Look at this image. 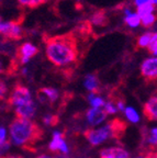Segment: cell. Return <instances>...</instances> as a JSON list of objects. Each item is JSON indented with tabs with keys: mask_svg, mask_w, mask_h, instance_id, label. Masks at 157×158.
<instances>
[{
	"mask_svg": "<svg viewBox=\"0 0 157 158\" xmlns=\"http://www.w3.org/2000/svg\"><path fill=\"white\" fill-rule=\"evenodd\" d=\"M45 54L49 62L56 67H70L78 59V47L71 34L51 37L46 41Z\"/></svg>",
	"mask_w": 157,
	"mask_h": 158,
	"instance_id": "cell-1",
	"label": "cell"
},
{
	"mask_svg": "<svg viewBox=\"0 0 157 158\" xmlns=\"http://www.w3.org/2000/svg\"><path fill=\"white\" fill-rule=\"evenodd\" d=\"M9 128L12 143L17 146H22L24 149L41 141L44 135V132L39 124L25 118H15Z\"/></svg>",
	"mask_w": 157,
	"mask_h": 158,
	"instance_id": "cell-2",
	"label": "cell"
},
{
	"mask_svg": "<svg viewBox=\"0 0 157 158\" xmlns=\"http://www.w3.org/2000/svg\"><path fill=\"white\" fill-rule=\"evenodd\" d=\"M33 99L31 96V92L28 89V87L23 86L21 84H17L12 89V92L10 94L9 99H8V103L10 106H20L23 104L32 103Z\"/></svg>",
	"mask_w": 157,
	"mask_h": 158,
	"instance_id": "cell-3",
	"label": "cell"
},
{
	"mask_svg": "<svg viewBox=\"0 0 157 158\" xmlns=\"http://www.w3.org/2000/svg\"><path fill=\"white\" fill-rule=\"evenodd\" d=\"M141 75L148 82L157 80V56H150L145 58L140 67Z\"/></svg>",
	"mask_w": 157,
	"mask_h": 158,
	"instance_id": "cell-4",
	"label": "cell"
},
{
	"mask_svg": "<svg viewBox=\"0 0 157 158\" xmlns=\"http://www.w3.org/2000/svg\"><path fill=\"white\" fill-rule=\"evenodd\" d=\"M83 135L92 146H98L111 137V132L109 126L104 125L98 130H87Z\"/></svg>",
	"mask_w": 157,
	"mask_h": 158,
	"instance_id": "cell-5",
	"label": "cell"
},
{
	"mask_svg": "<svg viewBox=\"0 0 157 158\" xmlns=\"http://www.w3.org/2000/svg\"><path fill=\"white\" fill-rule=\"evenodd\" d=\"M39 52V49L35 45H33L32 43L30 42H25L23 43L21 46L18 48V59L20 60V64L22 65H25L30 62V59L34 57L35 55L37 54Z\"/></svg>",
	"mask_w": 157,
	"mask_h": 158,
	"instance_id": "cell-6",
	"label": "cell"
},
{
	"mask_svg": "<svg viewBox=\"0 0 157 158\" xmlns=\"http://www.w3.org/2000/svg\"><path fill=\"white\" fill-rule=\"evenodd\" d=\"M59 98V94L55 88L52 87H44L39 89L37 91V99L41 103L53 104Z\"/></svg>",
	"mask_w": 157,
	"mask_h": 158,
	"instance_id": "cell-7",
	"label": "cell"
},
{
	"mask_svg": "<svg viewBox=\"0 0 157 158\" xmlns=\"http://www.w3.org/2000/svg\"><path fill=\"white\" fill-rule=\"evenodd\" d=\"M107 114L103 108H91L86 112L87 121L90 125H98L106 120Z\"/></svg>",
	"mask_w": 157,
	"mask_h": 158,
	"instance_id": "cell-8",
	"label": "cell"
},
{
	"mask_svg": "<svg viewBox=\"0 0 157 158\" xmlns=\"http://www.w3.org/2000/svg\"><path fill=\"white\" fill-rule=\"evenodd\" d=\"M107 125L110 128L111 137L116 138V139H119V138L122 137L125 133V130L128 127L126 123L123 122L121 118H113V120H111Z\"/></svg>",
	"mask_w": 157,
	"mask_h": 158,
	"instance_id": "cell-9",
	"label": "cell"
},
{
	"mask_svg": "<svg viewBox=\"0 0 157 158\" xmlns=\"http://www.w3.org/2000/svg\"><path fill=\"white\" fill-rule=\"evenodd\" d=\"M143 113L148 121H157V96L151 97L143 106Z\"/></svg>",
	"mask_w": 157,
	"mask_h": 158,
	"instance_id": "cell-10",
	"label": "cell"
},
{
	"mask_svg": "<svg viewBox=\"0 0 157 158\" xmlns=\"http://www.w3.org/2000/svg\"><path fill=\"white\" fill-rule=\"evenodd\" d=\"M35 111H36V108H35L34 102H32V103H28V104H23V106H15V118L31 120V118L34 116Z\"/></svg>",
	"mask_w": 157,
	"mask_h": 158,
	"instance_id": "cell-11",
	"label": "cell"
},
{
	"mask_svg": "<svg viewBox=\"0 0 157 158\" xmlns=\"http://www.w3.org/2000/svg\"><path fill=\"white\" fill-rule=\"evenodd\" d=\"M100 158H129V153L124 148L110 147L100 152Z\"/></svg>",
	"mask_w": 157,
	"mask_h": 158,
	"instance_id": "cell-12",
	"label": "cell"
},
{
	"mask_svg": "<svg viewBox=\"0 0 157 158\" xmlns=\"http://www.w3.org/2000/svg\"><path fill=\"white\" fill-rule=\"evenodd\" d=\"M83 86L90 94H96L99 90V79L95 74H89L85 77Z\"/></svg>",
	"mask_w": 157,
	"mask_h": 158,
	"instance_id": "cell-13",
	"label": "cell"
},
{
	"mask_svg": "<svg viewBox=\"0 0 157 158\" xmlns=\"http://www.w3.org/2000/svg\"><path fill=\"white\" fill-rule=\"evenodd\" d=\"M22 36L23 30L21 27V25H20V23L17 22V21H12V25L10 27V31L6 35L7 40H15V41H17V40H20Z\"/></svg>",
	"mask_w": 157,
	"mask_h": 158,
	"instance_id": "cell-14",
	"label": "cell"
},
{
	"mask_svg": "<svg viewBox=\"0 0 157 158\" xmlns=\"http://www.w3.org/2000/svg\"><path fill=\"white\" fill-rule=\"evenodd\" d=\"M65 143L64 141V134L61 133V132H55L54 134H53V139H52V142L49 143V149L51 152H57L61 149L62 145Z\"/></svg>",
	"mask_w": 157,
	"mask_h": 158,
	"instance_id": "cell-15",
	"label": "cell"
},
{
	"mask_svg": "<svg viewBox=\"0 0 157 158\" xmlns=\"http://www.w3.org/2000/svg\"><path fill=\"white\" fill-rule=\"evenodd\" d=\"M124 23L131 29H136L140 27L141 23V17L136 13V11H132L130 15H124Z\"/></svg>",
	"mask_w": 157,
	"mask_h": 158,
	"instance_id": "cell-16",
	"label": "cell"
},
{
	"mask_svg": "<svg viewBox=\"0 0 157 158\" xmlns=\"http://www.w3.org/2000/svg\"><path fill=\"white\" fill-rule=\"evenodd\" d=\"M152 35H153L152 31H147V32H145L142 35H140L138 37V41H136L138 47H140V48H147L151 43V40H152Z\"/></svg>",
	"mask_w": 157,
	"mask_h": 158,
	"instance_id": "cell-17",
	"label": "cell"
},
{
	"mask_svg": "<svg viewBox=\"0 0 157 158\" xmlns=\"http://www.w3.org/2000/svg\"><path fill=\"white\" fill-rule=\"evenodd\" d=\"M88 101L90 102L92 108H103L104 103H106V101H104L100 96H98V94H89Z\"/></svg>",
	"mask_w": 157,
	"mask_h": 158,
	"instance_id": "cell-18",
	"label": "cell"
},
{
	"mask_svg": "<svg viewBox=\"0 0 157 158\" xmlns=\"http://www.w3.org/2000/svg\"><path fill=\"white\" fill-rule=\"evenodd\" d=\"M136 13H138L141 18L144 17V15H151V13H155V6H153L152 3L143 5V6H141V7L136 8Z\"/></svg>",
	"mask_w": 157,
	"mask_h": 158,
	"instance_id": "cell-19",
	"label": "cell"
},
{
	"mask_svg": "<svg viewBox=\"0 0 157 158\" xmlns=\"http://www.w3.org/2000/svg\"><path fill=\"white\" fill-rule=\"evenodd\" d=\"M157 20V17L155 13H151V15H144V17L141 18V23L143 24V27H152L155 24Z\"/></svg>",
	"mask_w": 157,
	"mask_h": 158,
	"instance_id": "cell-20",
	"label": "cell"
},
{
	"mask_svg": "<svg viewBox=\"0 0 157 158\" xmlns=\"http://www.w3.org/2000/svg\"><path fill=\"white\" fill-rule=\"evenodd\" d=\"M46 0H18V2L22 7H28V8H36L39 6L43 5Z\"/></svg>",
	"mask_w": 157,
	"mask_h": 158,
	"instance_id": "cell-21",
	"label": "cell"
},
{
	"mask_svg": "<svg viewBox=\"0 0 157 158\" xmlns=\"http://www.w3.org/2000/svg\"><path fill=\"white\" fill-rule=\"evenodd\" d=\"M148 52L152 54V56H157V31L156 32H153L152 40H151V43L147 47Z\"/></svg>",
	"mask_w": 157,
	"mask_h": 158,
	"instance_id": "cell-22",
	"label": "cell"
},
{
	"mask_svg": "<svg viewBox=\"0 0 157 158\" xmlns=\"http://www.w3.org/2000/svg\"><path fill=\"white\" fill-rule=\"evenodd\" d=\"M125 115H126V118H128L131 122H133V123H138V122L140 121V116H138V112L135 111L133 108L125 109Z\"/></svg>",
	"mask_w": 157,
	"mask_h": 158,
	"instance_id": "cell-23",
	"label": "cell"
},
{
	"mask_svg": "<svg viewBox=\"0 0 157 158\" xmlns=\"http://www.w3.org/2000/svg\"><path fill=\"white\" fill-rule=\"evenodd\" d=\"M59 122V118L57 115H55V114H49V115L44 116L43 118V123L45 124V125H49V126H55L57 125Z\"/></svg>",
	"mask_w": 157,
	"mask_h": 158,
	"instance_id": "cell-24",
	"label": "cell"
},
{
	"mask_svg": "<svg viewBox=\"0 0 157 158\" xmlns=\"http://www.w3.org/2000/svg\"><path fill=\"white\" fill-rule=\"evenodd\" d=\"M91 21H92L93 24H96V25H103L104 22H106V15H103V13L97 12L92 15Z\"/></svg>",
	"mask_w": 157,
	"mask_h": 158,
	"instance_id": "cell-25",
	"label": "cell"
},
{
	"mask_svg": "<svg viewBox=\"0 0 157 158\" xmlns=\"http://www.w3.org/2000/svg\"><path fill=\"white\" fill-rule=\"evenodd\" d=\"M103 110H104L108 114H113L118 111L117 106L113 100H109L108 102H106V103H104V106H103Z\"/></svg>",
	"mask_w": 157,
	"mask_h": 158,
	"instance_id": "cell-26",
	"label": "cell"
},
{
	"mask_svg": "<svg viewBox=\"0 0 157 158\" xmlns=\"http://www.w3.org/2000/svg\"><path fill=\"white\" fill-rule=\"evenodd\" d=\"M10 147V142L6 141V139H0V157H2V155L9 149Z\"/></svg>",
	"mask_w": 157,
	"mask_h": 158,
	"instance_id": "cell-27",
	"label": "cell"
},
{
	"mask_svg": "<svg viewBox=\"0 0 157 158\" xmlns=\"http://www.w3.org/2000/svg\"><path fill=\"white\" fill-rule=\"evenodd\" d=\"M8 94V87L2 79H0V100H3Z\"/></svg>",
	"mask_w": 157,
	"mask_h": 158,
	"instance_id": "cell-28",
	"label": "cell"
},
{
	"mask_svg": "<svg viewBox=\"0 0 157 158\" xmlns=\"http://www.w3.org/2000/svg\"><path fill=\"white\" fill-rule=\"evenodd\" d=\"M146 3H151V0H133V5L136 8L141 7L143 5H146Z\"/></svg>",
	"mask_w": 157,
	"mask_h": 158,
	"instance_id": "cell-29",
	"label": "cell"
},
{
	"mask_svg": "<svg viewBox=\"0 0 157 158\" xmlns=\"http://www.w3.org/2000/svg\"><path fill=\"white\" fill-rule=\"evenodd\" d=\"M153 153H154V152H151V153L145 154V155L138 156V157H135V158H153Z\"/></svg>",
	"mask_w": 157,
	"mask_h": 158,
	"instance_id": "cell-30",
	"label": "cell"
},
{
	"mask_svg": "<svg viewBox=\"0 0 157 158\" xmlns=\"http://www.w3.org/2000/svg\"><path fill=\"white\" fill-rule=\"evenodd\" d=\"M0 139H6V131L3 127H0Z\"/></svg>",
	"mask_w": 157,
	"mask_h": 158,
	"instance_id": "cell-31",
	"label": "cell"
},
{
	"mask_svg": "<svg viewBox=\"0 0 157 158\" xmlns=\"http://www.w3.org/2000/svg\"><path fill=\"white\" fill-rule=\"evenodd\" d=\"M3 72H5V67H3L2 62H1V59H0V74H1V73H3Z\"/></svg>",
	"mask_w": 157,
	"mask_h": 158,
	"instance_id": "cell-32",
	"label": "cell"
},
{
	"mask_svg": "<svg viewBox=\"0 0 157 158\" xmlns=\"http://www.w3.org/2000/svg\"><path fill=\"white\" fill-rule=\"evenodd\" d=\"M0 158H23L22 156H6V157H0Z\"/></svg>",
	"mask_w": 157,
	"mask_h": 158,
	"instance_id": "cell-33",
	"label": "cell"
},
{
	"mask_svg": "<svg viewBox=\"0 0 157 158\" xmlns=\"http://www.w3.org/2000/svg\"><path fill=\"white\" fill-rule=\"evenodd\" d=\"M54 158H69V157L67 155H63V154H62V155H56Z\"/></svg>",
	"mask_w": 157,
	"mask_h": 158,
	"instance_id": "cell-34",
	"label": "cell"
},
{
	"mask_svg": "<svg viewBox=\"0 0 157 158\" xmlns=\"http://www.w3.org/2000/svg\"><path fill=\"white\" fill-rule=\"evenodd\" d=\"M36 158H53V157H51V156H49V155H40L39 157H36Z\"/></svg>",
	"mask_w": 157,
	"mask_h": 158,
	"instance_id": "cell-35",
	"label": "cell"
},
{
	"mask_svg": "<svg viewBox=\"0 0 157 158\" xmlns=\"http://www.w3.org/2000/svg\"><path fill=\"white\" fill-rule=\"evenodd\" d=\"M153 158H157V149L153 153Z\"/></svg>",
	"mask_w": 157,
	"mask_h": 158,
	"instance_id": "cell-36",
	"label": "cell"
},
{
	"mask_svg": "<svg viewBox=\"0 0 157 158\" xmlns=\"http://www.w3.org/2000/svg\"><path fill=\"white\" fill-rule=\"evenodd\" d=\"M0 22H1V18H0Z\"/></svg>",
	"mask_w": 157,
	"mask_h": 158,
	"instance_id": "cell-37",
	"label": "cell"
}]
</instances>
